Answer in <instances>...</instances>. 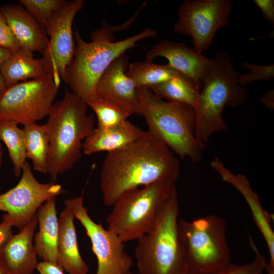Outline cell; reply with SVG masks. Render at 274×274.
<instances>
[{
  "mask_svg": "<svg viewBox=\"0 0 274 274\" xmlns=\"http://www.w3.org/2000/svg\"><path fill=\"white\" fill-rule=\"evenodd\" d=\"M88 107L87 102L66 90L49 112L45 124L50 139L47 174L52 182L72 169L82 157L83 142L95 128L94 117L88 114Z\"/></svg>",
  "mask_w": 274,
  "mask_h": 274,
  "instance_id": "3957f363",
  "label": "cell"
},
{
  "mask_svg": "<svg viewBox=\"0 0 274 274\" xmlns=\"http://www.w3.org/2000/svg\"><path fill=\"white\" fill-rule=\"evenodd\" d=\"M260 100L266 108L273 110L274 108L273 90H270L267 91L261 97Z\"/></svg>",
  "mask_w": 274,
  "mask_h": 274,
  "instance_id": "e575fe53",
  "label": "cell"
},
{
  "mask_svg": "<svg viewBox=\"0 0 274 274\" xmlns=\"http://www.w3.org/2000/svg\"><path fill=\"white\" fill-rule=\"evenodd\" d=\"M155 30L146 28L140 33L116 42L113 33L102 27L91 35V42L83 39L77 29L74 33L75 49L73 59L65 71V83L72 92L88 102L98 98L97 83L116 58L136 46L140 40L154 37Z\"/></svg>",
  "mask_w": 274,
  "mask_h": 274,
  "instance_id": "7a4b0ae2",
  "label": "cell"
},
{
  "mask_svg": "<svg viewBox=\"0 0 274 274\" xmlns=\"http://www.w3.org/2000/svg\"><path fill=\"white\" fill-rule=\"evenodd\" d=\"M4 151L2 144L0 143V168L2 165Z\"/></svg>",
  "mask_w": 274,
  "mask_h": 274,
  "instance_id": "f35d334b",
  "label": "cell"
},
{
  "mask_svg": "<svg viewBox=\"0 0 274 274\" xmlns=\"http://www.w3.org/2000/svg\"><path fill=\"white\" fill-rule=\"evenodd\" d=\"M65 2L64 0H21L20 3L46 31L53 18Z\"/></svg>",
  "mask_w": 274,
  "mask_h": 274,
  "instance_id": "83f0119b",
  "label": "cell"
},
{
  "mask_svg": "<svg viewBox=\"0 0 274 274\" xmlns=\"http://www.w3.org/2000/svg\"><path fill=\"white\" fill-rule=\"evenodd\" d=\"M250 241V245L255 253L253 261L243 265H236L231 263L220 270L208 274H263L266 269L267 261L264 256L257 249L251 237Z\"/></svg>",
  "mask_w": 274,
  "mask_h": 274,
  "instance_id": "f1b7e54d",
  "label": "cell"
},
{
  "mask_svg": "<svg viewBox=\"0 0 274 274\" xmlns=\"http://www.w3.org/2000/svg\"><path fill=\"white\" fill-rule=\"evenodd\" d=\"M69 208L84 227L91 243L92 250L97 260L96 274H127L133 264L132 257L125 250L124 243L101 223L95 222L84 204L83 194L65 200Z\"/></svg>",
  "mask_w": 274,
  "mask_h": 274,
  "instance_id": "8fae6325",
  "label": "cell"
},
{
  "mask_svg": "<svg viewBox=\"0 0 274 274\" xmlns=\"http://www.w3.org/2000/svg\"><path fill=\"white\" fill-rule=\"evenodd\" d=\"M127 274H133L132 273H131L130 271L129 272H128Z\"/></svg>",
  "mask_w": 274,
  "mask_h": 274,
  "instance_id": "ab89813d",
  "label": "cell"
},
{
  "mask_svg": "<svg viewBox=\"0 0 274 274\" xmlns=\"http://www.w3.org/2000/svg\"><path fill=\"white\" fill-rule=\"evenodd\" d=\"M180 162L173 152L150 131L117 151L108 153L100 174L104 204L112 207L123 192L160 181L175 182Z\"/></svg>",
  "mask_w": 274,
  "mask_h": 274,
  "instance_id": "6da1fadb",
  "label": "cell"
},
{
  "mask_svg": "<svg viewBox=\"0 0 274 274\" xmlns=\"http://www.w3.org/2000/svg\"><path fill=\"white\" fill-rule=\"evenodd\" d=\"M211 166L220 175L224 181L235 187L247 202L255 223L262 234L268 250L269 259L265 270L267 274H274V232L270 215L263 209L258 195L253 190L245 176L232 173L218 157L211 161Z\"/></svg>",
  "mask_w": 274,
  "mask_h": 274,
  "instance_id": "2e32d148",
  "label": "cell"
},
{
  "mask_svg": "<svg viewBox=\"0 0 274 274\" xmlns=\"http://www.w3.org/2000/svg\"><path fill=\"white\" fill-rule=\"evenodd\" d=\"M0 274H10L4 258L3 250L0 251Z\"/></svg>",
  "mask_w": 274,
  "mask_h": 274,
  "instance_id": "8d00e7d4",
  "label": "cell"
},
{
  "mask_svg": "<svg viewBox=\"0 0 274 274\" xmlns=\"http://www.w3.org/2000/svg\"><path fill=\"white\" fill-rule=\"evenodd\" d=\"M149 88L165 100L181 103L194 108L200 90L192 79L182 73Z\"/></svg>",
  "mask_w": 274,
  "mask_h": 274,
  "instance_id": "cb8c5ba5",
  "label": "cell"
},
{
  "mask_svg": "<svg viewBox=\"0 0 274 274\" xmlns=\"http://www.w3.org/2000/svg\"><path fill=\"white\" fill-rule=\"evenodd\" d=\"M0 12L22 48L32 53H43L49 42L45 30L24 7L5 5Z\"/></svg>",
  "mask_w": 274,
  "mask_h": 274,
  "instance_id": "ac0fdd59",
  "label": "cell"
},
{
  "mask_svg": "<svg viewBox=\"0 0 274 274\" xmlns=\"http://www.w3.org/2000/svg\"><path fill=\"white\" fill-rule=\"evenodd\" d=\"M128 61L125 54L113 61L99 79L96 93L98 97L120 106L130 115H141L137 87L126 75Z\"/></svg>",
  "mask_w": 274,
  "mask_h": 274,
  "instance_id": "5bb4252c",
  "label": "cell"
},
{
  "mask_svg": "<svg viewBox=\"0 0 274 274\" xmlns=\"http://www.w3.org/2000/svg\"><path fill=\"white\" fill-rule=\"evenodd\" d=\"M39 231L34 235V247L43 261L56 263L58 219L56 197L47 200L36 213Z\"/></svg>",
  "mask_w": 274,
  "mask_h": 274,
  "instance_id": "44dd1931",
  "label": "cell"
},
{
  "mask_svg": "<svg viewBox=\"0 0 274 274\" xmlns=\"http://www.w3.org/2000/svg\"><path fill=\"white\" fill-rule=\"evenodd\" d=\"M238 76L224 52L217 53L212 59L211 67L201 82L202 90L194 107L195 136L202 144L206 145L213 133L227 130L222 118L225 107H236L246 100L248 92L240 85Z\"/></svg>",
  "mask_w": 274,
  "mask_h": 274,
  "instance_id": "5b68a950",
  "label": "cell"
},
{
  "mask_svg": "<svg viewBox=\"0 0 274 274\" xmlns=\"http://www.w3.org/2000/svg\"><path fill=\"white\" fill-rule=\"evenodd\" d=\"M0 47L7 49L14 53L22 47L19 45L7 21L0 12Z\"/></svg>",
  "mask_w": 274,
  "mask_h": 274,
  "instance_id": "4dcf8cb0",
  "label": "cell"
},
{
  "mask_svg": "<svg viewBox=\"0 0 274 274\" xmlns=\"http://www.w3.org/2000/svg\"><path fill=\"white\" fill-rule=\"evenodd\" d=\"M128 67L126 75L136 87L150 88L181 73L168 64L160 65L147 60L132 62Z\"/></svg>",
  "mask_w": 274,
  "mask_h": 274,
  "instance_id": "d4e9b609",
  "label": "cell"
},
{
  "mask_svg": "<svg viewBox=\"0 0 274 274\" xmlns=\"http://www.w3.org/2000/svg\"><path fill=\"white\" fill-rule=\"evenodd\" d=\"M0 71L7 87L47 75L41 59L34 58L32 52L23 48L12 53Z\"/></svg>",
  "mask_w": 274,
  "mask_h": 274,
  "instance_id": "7402d4cb",
  "label": "cell"
},
{
  "mask_svg": "<svg viewBox=\"0 0 274 274\" xmlns=\"http://www.w3.org/2000/svg\"><path fill=\"white\" fill-rule=\"evenodd\" d=\"M18 125L12 121H0V141L7 147L16 177L21 175L26 161L24 131Z\"/></svg>",
  "mask_w": 274,
  "mask_h": 274,
  "instance_id": "484cf974",
  "label": "cell"
},
{
  "mask_svg": "<svg viewBox=\"0 0 274 274\" xmlns=\"http://www.w3.org/2000/svg\"><path fill=\"white\" fill-rule=\"evenodd\" d=\"M7 87V86L0 71V94L6 89Z\"/></svg>",
  "mask_w": 274,
  "mask_h": 274,
  "instance_id": "74e56055",
  "label": "cell"
},
{
  "mask_svg": "<svg viewBox=\"0 0 274 274\" xmlns=\"http://www.w3.org/2000/svg\"><path fill=\"white\" fill-rule=\"evenodd\" d=\"M176 189L174 182L160 181L123 192L112 206L107 229L124 243L139 239L152 229L161 208Z\"/></svg>",
  "mask_w": 274,
  "mask_h": 274,
  "instance_id": "52a82bcc",
  "label": "cell"
},
{
  "mask_svg": "<svg viewBox=\"0 0 274 274\" xmlns=\"http://www.w3.org/2000/svg\"><path fill=\"white\" fill-rule=\"evenodd\" d=\"M12 222L5 214L2 216L0 223V251L3 250L7 243L12 236Z\"/></svg>",
  "mask_w": 274,
  "mask_h": 274,
  "instance_id": "1f68e13d",
  "label": "cell"
},
{
  "mask_svg": "<svg viewBox=\"0 0 274 274\" xmlns=\"http://www.w3.org/2000/svg\"><path fill=\"white\" fill-rule=\"evenodd\" d=\"M161 56L168 60L173 68L192 79L201 89V82L209 71L212 59H209L183 43L163 40L146 54L147 61Z\"/></svg>",
  "mask_w": 274,
  "mask_h": 274,
  "instance_id": "9a60e30c",
  "label": "cell"
},
{
  "mask_svg": "<svg viewBox=\"0 0 274 274\" xmlns=\"http://www.w3.org/2000/svg\"><path fill=\"white\" fill-rule=\"evenodd\" d=\"M37 270L40 274H64L62 267L56 263L49 261L39 262Z\"/></svg>",
  "mask_w": 274,
  "mask_h": 274,
  "instance_id": "836d02e7",
  "label": "cell"
},
{
  "mask_svg": "<svg viewBox=\"0 0 274 274\" xmlns=\"http://www.w3.org/2000/svg\"><path fill=\"white\" fill-rule=\"evenodd\" d=\"M83 0L66 1L57 12L46 31L50 37L41 59L48 75L59 86L65 81V71L71 62L75 49L72 24L76 14L83 7Z\"/></svg>",
  "mask_w": 274,
  "mask_h": 274,
  "instance_id": "4fadbf2b",
  "label": "cell"
},
{
  "mask_svg": "<svg viewBox=\"0 0 274 274\" xmlns=\"http://www.w3.org/2000/svg\"><path fill=\"white\" fill-rule=\"evenodd\" d=\"M26 159H31L35 170L47 174L50 139L46 124L36 123L24 125Z\"/></svg>",
  "mask_w": 274,
  "mask_h": 274,
  "instance_id": "603a6c76",
  "label": "cell"
},
{
  "mask_svg": "<svg viewBox=\"0 0 274 274\" xmlns=\"http://www.w3.org/2000/svg\"><path fill=\"white\" fill-rule=\"evenodd\" d=\"M75 215L65 207L58 219L56 263L68 274H87L89 267L79 250Z\"/></svg>",
  "mask_w": 274,
  "mask_h": 274,
  "instance_id": "d6986e66",
  "label": "cell"
},
{
  "mask_svg": "<svg viewBox=\"0 0 274 274\" xmlns=\"http://www.w3.org/2000/svg\"><path fill=\"white\" fill-rule=\"evenodd\" d=\"M38 221L36 214L31 221L13 234L3 250L10 274H33L39 262L33 238Z\"/></svg>",
  "mask_w": 274,
  "mask_h": 274,
  "instance_id": "e0dca14e",
  "label": "cell"
},
{
  "mask_svg": "<svg viewBox=\"0 0 274 274\" xmlns=\"http://www.w3.org/2000/svg\"><path fill=\"white\" fill-rule=\"evenodd\" d=\"M178 229L189 274L213 273L231 263L223 218L209 215L191 221L179 219Z\"/></svg>",
  "mask_w": 274,
  "mask_h": 274,
  "instance_id": "ba28073f",
  "label": "cell"
},
{
  "mask_svg": "<svg viewBox=\"0 0 274 274\" xmlns=\"http://www.w3.org/2000/svg\"><path fill=\"white\" fill-rule=\"evenodd\" d=\"M59 87L48 75L7 87L0 94V121L25 125L48 116Z\"/></svg>",
  "mask_w": 274,
  "mask_h": 274,
  "instance_id": "9c48e42d",
  "label": "cell"
},
{
  "mask_svg": "<svg viewBox=\"0 0 274 274\" xmlns=\"http://www.w3.org/2000/svg\"><path fill=\"white\" fill-rule=\"evenodd\" d=\"M12 53L9 50L0 47V67L11 56Z\"/></svg>",
  "mask_w": 274,
  "mask_h": 274,
  "instance_id": "d590c367",
  "label": "cell"
},
{
  "mask_svg": "<svg viewBox=\"0 0 274 274\" xmlns=\"http://www.w3.org/2000/svg\"><path fill=\"white\" fill-rule=\"evenodd\" d=\"M87 103L96 115L99 128L119 125L127 121L131 115L120 106L102 98L98 97Z\"/></svg>",
  "mask_w": 274,
  "mask_h": 274,
  "instance_id": "4316f807",
  "label": "cell"
},
{
  "mask_svg": "<svg viewBox=\"0 0 274 274\" xmlns=\"http://www.w3.org/2000/svg\"><path fill=\"white\" fill-rule=\"evenodd\" d=\"M141 115L148 131L163 142L181 158L200 161L206 145L195 136L196 113L194 108L165 100L147 87H137Z\"/></svg>",
  "mask_w": 274,
  "mask_h": 274,
  "instance_id": "277c9868",
  "label": "cell"
},
{
  "mask_svg": "<svg viewBox=\"0 0 274 274\" xmlns=\"http://www.w3.org/2000/svg\"><path fill=\"white\" fill-rule=\"evenodd\" d=\"M63 192L60 185L52 182H39L33 176L31 166L26 161L18 184L0 194V211L6 212L13 226L20 230L31 221L44 203Z\"/></svg>",
  "mask_w": 274,
  "mask_h": 274,
  "instance_id": "7c38bea8",
  "label": "cell"
},
{
  "mask_svg": "<svg viewBox=\"0 0 274 274\" xmlns=\"http://www.w3.org/2000/svg\"><path fill=\"white\" fill-rule=\"evenodd\" d=\"M242 65L250 70L248 73L239 75L238 82L243 86L255 81H267L274 77L273 64L259 65L245 61L242 63Z\"/></svg>",
  "mask_w": 274,
  "mask_h": 274,
  "instance_id": "f546056e",
  "label": "cell"
},
{
  "mask_svg": "<svg viewBox=\"0 0 274 274\" xmlns=\"http://www.w3.org/2000/svg\"><path fill=\"white\" fill-rule=\"evenodd\" d=\"M232 9L230 0H185L178 10L174 30L191 37L193 49L202 54L218 30L229 24Z\"/></svg>",
  "mask_w": 274,
  "mask_h": 274,
  "instance_id": "30bf717a",
  "label": "cell"
},
{
  "mask_svg": "<svg viewBox=\"0 0 274 274\" xmlns=\"http://www.w3.org/2000/svg\"><path fill=\"white\" fill-rule=\"evenodd\" d=\"M145 132L128 120L112 127L95 128L84 141L83 152L91 155L102 151H117L139 140Z\"/></svg>",
  "mask_w": 274,
  "mask_h": 274,
  "instance_id": "ffe728a7",
  "label": "cell"
},
{
  "mask_svg": "<svg viewBox=\"0 0 274 274\" xmlns=\"http://www.w3.org/2000/svg\"><path fill=\"white\" fill-rule=\"evenodd\" d=\"M256 6L261 11L264 19L274 24V1L254 0Z\"/></svg>",
  "mask_w": 274,
  "mask_h": 274,
  "instance_id": "d6a6232c",
  "label": "cell"
},
{
  "mask_svg": "<svg viewBox=\"0 0 274 274\" xmlns=\"http://www.w3.org/2000/svg\"><path fill=\"white\" fill-rule=\"evenodd\" d=\"M177 189L161 208L150 232L138 239L134 257L138 274H189L178 229Z\"/></svg>",
  "mask_w": 274,
  "mask_h": 274,
  "instance_id": "8992f818",
  "label": "cell"
}]
</instances>
